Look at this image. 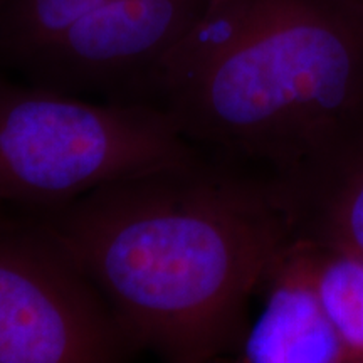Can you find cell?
Masks as SVG:
<instances>
[{"mask_svg":"<svg viewBox=\"0 0 363 363\" xmlns=\"http://www.w3.org/2000/svg\"><path fill=\"white\" fill-rule=\"evenodd\" d=\"M30 214L78 257L140 350L170 363L235 355L251 299L294 238L269 177L202 152Z\"/></svg>","mask_w":363,"mask_h":363,"instance_id":"cell-1","label":"cell"},{"mask_svg":"<svg viewBox=\"0 0 363 363\" xmlns=\"http://www.w3.org/2000/svg\"><path fill=\"white\" fill-rule=\"evenodd\" d=\"M138 103L199 152L283 179L363 106V6L214 0Z\"/></svg>","mask_w":363,"mask_h":363,"instance_id":"cell-2","label":"cell"},{"mask_svg":"<svg viewBox=\"0 0 363 363\" xmlns=\"http://www.w3.org/2000/svg\"><path fill=\"white\" fill-rule=\"evenodd\" d=\"M199 150L147 103H91L0 76V207L44 212Z\"/></svg>","mask_w":363,"mask_h":363,"instance_id":"cell-3","label":"cell"},{"mask_svg":"<svg viewBox=\"0 0 363 363\" xmlns=\"http://www.w3.org/2000/svg\"><path fill=\"white\" fill-rule=\"evenodd\" d=\"M138 353L51 227L0 207V363H121Z\"/></svg>","mask_w":363,"mask_h":363,"instance_id":"cell-4","label":"cell"},{"mask_svg":"<svg viewBox=\"0 0 363 363\" xmlns=\"http://www.w3.org/2000/svg\"><path fill=\"white\" fill-rule=\"evenodd\" d=\"M214 0H110L22 59L30 83L138 103L148 81Z\"/></svg>","mask_w":363,"mask_h":363,"instance_id":"cell-5","label":"cell"},{"mask_svg":"<svg viewBox=\"0 0 363 363\" xmlns=\"http://www.w3.org/2000/svg\"><path fill=\"white\" fill-rule=\"evenodd\" d=\"M272 182L294 235L363 257V106L301 167Z\"/></svg>","mask_w":363,"mask_h":363,"instance_id":"cell-6","label":"cell"},{"mask_svg":"<svg viewBox=\"0 0 363 363\" xmlns=\"http://www.w3.org/2000/svg\"><path fill=\"white\" fill-rule=\"evenodd\" d=\"M293 239L266 272L259 288L264 294V308L257 320L249 323L234 360L353 363L299 259Z\"/></svg>","mask_w":363,"mask_h":363,"instance_id":"cell-7","label":"cell"},{"mask_svg":"<svg viewBox=\"0 0 363 363\" xmlns=\"http://www.w3.org/2000/svg\"><path fill=\"white\" fill-rule=\"evenodd\" d=\"M293 246L353 363H363V257L299 235Z\"/></svg>","mask_w":363,"mask_h":363,"instance_id":"cell-8","label":"cell"},{"mask_svg":"<svg viewBox=\"0 0 363 363\" xmlns=\"http://www.w3.org/2000/svg\"><path fill=\"white\" fill-rule=\"evenodd\" d=\"M110 0H0V65L16 67L79 17Z\"/></svg>","mask_w":363,"mask_h":363,"instance_id":"cell-9","label":"cell"},{"mask_svg":"<svg viewBox=\"0 0 363 363\" xmlns=\"http://www.w3.org/2000/svg\"><path fill=\"white\" fill-rule=\"evenodd\" d=\"M357 2H358V4H360V6H363V0H357Z\"/></svg>","mask_w":363,"mask_h":363,"instance_id":"cell-10","label":"cell"}]
</instances>
